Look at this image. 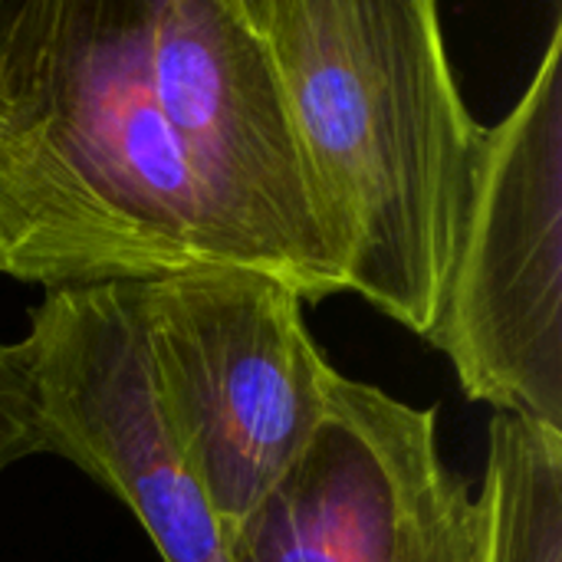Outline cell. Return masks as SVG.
Listing matches in <instances>:
<instances>
[{
	"label": "cell",
	"mask_w": 562,
	"mask_h": 562,
	"mask_svg": "<svg viewBox=\"0 0 562 562\" xmlns=\"http://www.w3.org/2000/svg\"><path fill=\"white\" fill-rule=\"evenodd\" d=\"M425 339L471 402L562 438V10L524 95L484 128L451 283Z\"/></svg>",
	"instance_id": "277c9868"
},
{
	"label": "cell",
	"mask_w": 562,
	"mask_h": 562,
	"mask_svg": "<svg viewBox=\"0 0 562 562\" xmlns=\"http://www.w3.org/2000/svg\"><path fill=\"white\" fill-rule=\"evenodd\" d=\"M26 359L46 454L122 501L161 562H227V540L181 461L148 382L132 290H49L30 310Z\"/></svg>",
	"instance_id": "8992f818"
},
{
	"label": "cell",
	"mask_w": 562,
	"mask_h": 562,
	"mask_svg": "<svg viewBox=\"0 0 562 562\" xmlns=\"http://www.w3.org/2000/svg\"><path fill=\"white\" fill-rule=\"evenodd\" d=\"M481 562H562V438L494 415L477 494Z\"/></svg>",
	"instance_id": "52a82bcc"
},
{
	"label": "cell",
	"mask_w": 562,
	"mask_h": 562,
	"mask_svg": "<svg viewBox=\"0 0 562 562\" xmlns=\"http://www.w3.org/2000/svg\"><path fill=\"white\" fill-rule=\"evenodd\" d=\"M158 415L224 537L310 445L339 375L280 280L211 267L132 283Z\"/></svg>",
	"instance_id": "3957f363"
},
{
	"label": "cell",
	"mask_w": 562,
	"mask_h": 562,
	"mask_svg": "<svg viewBox=\"0 0 562 562\" xmlns=\"http://www.w3.org/2000/svg\"><path fill=\"white\" fill-rule=\"evenodd\" d=\"M333 224L346 293L428 336L451 283L484 125L431 0H240Z\"/></svg>",
	"instance_id": "7a4b0ae2"
},
{
	"label": "cell",
	"mask_w": 562,
	"mask_h": 562,
	"mask_svg": "<svg viewBox=\"0 0 562 562\" xmlns=\"http://www.w3.org/2000/svg\"><path fill=\"white\" fill-rule=\"evenodd\" d=\"M36 454H46V435L33 379L20 342L0 339V474Z\"/></svg>",
	"instance_id": "ba28073f"
},
{
	"label": "cell",
	"mask_w": 562,
	"mask_h": 562,
	"mask_svg": "<svg viewBox=\"0 0 562 562\" xmlns=\"http://www.w3.org/2000/svg\"><path fill=\"white\" fill-rule=\"evenodd\" d=\"M224 540L227 562H481V517L435 405L336 375L303 454Z\"/></svg>",
	"instance_id": "5b68a950"
},
{
	"label": "cell",
	"mask_w": 562,
	"mask_h": 562,
	"mask_svg": "<svg viewBox=\"0 0 562 562\" xmlns=\"http://www.w3.org/2000/svg\"><path fill=\"white\" fill-rule=\"evenodd\" d=\"M211 267L346 293L244 3L0 0V273L49 293Z\"/></svg>",
	"instance_id": "6da1fadb"
}]
</instances>
